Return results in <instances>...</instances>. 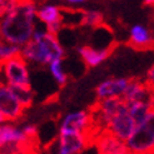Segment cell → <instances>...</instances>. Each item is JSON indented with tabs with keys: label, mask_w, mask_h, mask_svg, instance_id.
I'll return each mask as SVG.
<instances>
[{
	"label": "cell",
	"mask_w": 154,
	"mask_h": 154,
	"mask_svg": "<svg viewBox=\"0 0 154 154\" xmlns=\"http://www.w3.org/2000/svg\"><path fill=\"white\" fill-rule=\"evenodd\" d=\"M36 3L19 0L13 9L0 18V38L13 44H25L36 26Z\"/></svg>",
	"instance_id": "1"
},
{
	"label": "cell",
	"mask_w": 154,
	"mask_h": 154,
	"mask_svg": "<svg viewBox=\"0 0 154 154\" xmlns=\"http://www.w3.org/2000/svg\"><path fill=\"white\" fill-rule=\"evenodd\" d=\"M20 57L29 64L48 65L55 59H64L65 49L58 35L47 32L45 28L35 26L32 38L20 47Z\"/></svg>",
	"instance_id": "2"
},
{
	"label": "cell",
	"mask_w": 154,
	"mask_h": 154,
	"mask_svg": "<svg viewBox=\"0 0 154 154\" xmlns=\"http://www.w3.org/2000/svg\"><path fill=\"white\" fill-rule=\"evenodd\" d=\"M0 74L10 87H30V70L20 55L13 57L0 64Z\"/></svg>",
	"instance_id": "3"
},
{
	"label": "cell",
	"mask_w": 154,
	"mask_h": 154,
	"mask_svg": "<svg viewBox=\"0 0 154 154\" xmlns=\"http://www.w3.org/2000/svg\"><path fill=\"white\" fill-rule=\"evenodd\" d=\"M128 153L147 154L154 150V119L137 125L134 132L124 142Z\"/></svg>",
	"instance_id": "4"
},
{
	"label": "cell",
	"mask_w": 154,
	"mask_h": 154,
	"mask_svg": "<svg viewBox=\"0 0 154 154\" xmlns=\"http://www.w3.org/2000/svg\"><path fill=\"white\" fill-rule=\"evenodd\" d=\"M65 133H88L94 135L97 132L91 110H75L64 115L59 124V134Z\"/></svg>",
	"instance_id": "5"
},
{
	"label": "cell",
	"mask_w": 154,
	"mask_h": 154,
	"mask_svg": "<svg viewBox=\"0 0 154 154\" xmlns=\"http://www.w3.org/2000/svg\"><path fill=\"white\" fill-rule=\"evenodd\" d=\"M124 105H125V100L123 98H105L99 100L95 108L91 110L95 132L105 130L110 119Z\"/></svg>",
	"instance_id": "6"
},
{
	"label": "cell",
	"mask_w": 154,
	"mask_h": 154,
	"mask_svg": "<svg viewBox=\"0 0 154 154\" xmlns=\"http://www.w3.org/2000/svg\"><path fill=\"white\" fill-rule=\"evenodd\" d=\"M25 112V108L18 100L17 95L9 84L0 82V115L6 122L19 120Z\"/></svg>",
	"instance_id": "7"
},
{
	"label": "cell",
	"mask_w": 154,
	"mask_h": 154,
	"mask_svg": "<svg viewBox=\"0 0 154 154\" xmlns=\"http://www.w3.org/2000/svg\"><path fill=\"white\" fill-rule=\"evenodd\" d=\"M93 142V135L88 133H65L59 134L57 140V153L79 154L85 150Z\"/></svg>",
	"instance_id": "8"
},
{
	"label": "cell",
	"mask_w": 154,
	"mask_h": 154,
	"mask_svg": "<svg viewBox=\"0 0 154 154\" xmlns=\"http://www.w3.org/2000/svg\"><path fill=\"white\" fill-rule=\"evenodd\" d=\"M135 127H137V124H135L134 119L132 118V115L129 114L127 103H125V105L114 115L109 123H108L105 130L112 133L117 138H119L120 140L125 142L134 132Z\"/></svg>",
	"instance_id": "9"
},
{
	"label": "cell",
	"mask_w": 154,
	"mask_h": 154,
	"mask_svg": "<svg viewBox=\"0 0 154 154\" xmlns=\"http://www.w3.org/2000/svg\"><path fill=\"white\" fill-rule=\"evenodd\" d=\"M36 20L42 23L47 32L58 35L63 28V9L55 4H43L36 8Z\"/></svg>",
	"instance_id": "10"
},
{
	"label": "cell",
	"mask_w": 154,
	"mask_h": 154,
	"mask_svg": "<svg viewBox=\"0 0 154 154\" xmlns=\"http://www.w3.org/2000/svg\"><path fill=\"white\" fill-rule=\"evenodd\" d=\"M35 140L30 139L23 132L21 127L13 124V122H2L0 123V149L9 144H23L33 150V143Z\"/></svg>",
	"instance_id": "11"
},
{
	"label": "cell",
	"mask_w": 154,
	"mask_h": 154,
	"mask_svg": "<svg viewBox=\"0 0 154 154\" xmlns=\"http://www.w3.org/2000/svg\"><path fill=\"white\" fill-rule=\"evenodd\" d=\"M93 142L99 153L103 154H125V143L106 130H100L93 135Z\"/></svg>",
	"instance_id": "12"
},
{
	"label": "cell",
	"mask_w": 154,
	"mask_h": 154,
	"mask_svg": "<svg viewBox=\"0 0 154 154\" xmlns=\"http://www.w3.org/2000/svg\"><path fill=\"white\" fill-rule=\"evenodd\" d=\"M122 98L125 102H153V89L147 82L139 79H129Z\"/></svg>",
	"instance_id": "13"
},
{
	"label": "cell",
	"mask_w": 154,
	"mask_h": 154,
	"mask_svg": "<svg viewBox=\"0 0 154 154\" xmlns=\"http://www.w3.org/2000/svg\"><path fill=\"white\" fill-rule=\"evenodd\" d=\"M129 78H109L100 82L95 89V95L98 100L105 98H122L125 90Z\"/></svg>",
	"instance_id": "14"
},
{
	"label": "cell",
	"mask_w": 154,
	"mask_h": 154,
	"mask_svg": "<svg viewBox=\"0 0 154 154\" xmlns=\"http://www.w3.org/2000/svg\"><path fill=\"white\" fill-rule=\"evenodd\" d=\"M112 51H113L112 47L95 48V47H90V45H83V47L78 48L79 55L88 68L99 66L103 61H105L110 57Z\"/></svg>",
	"instance_id": "15"
},
{
	"label": "cell",
	"mask_w": 154,
	"mask_h": 154,
	"mask_svg": "<svg viewBox=\"0 0 154 154\" xmlns=\"http://www.w3.org/2000/svg\"><path fill=\"white\" fill-rule=\"evenodd\" d=\"M129 114L132 115L137 125L147 123L154 119V109L153 102H125Z\"/></svg>",
	"instance_id": "16"
},
{
	"label": "cell",
	"mask_w": 154,
	"mask_h": 154,
	"mask_svg": "<svg viewBox=\"0 0 154 154\" xmlns=\"http://www.w3.org/2000/svg\"><path fill=\"white\" fill-rule=\"evenodd\" d=\"M129 43L139 50L150 49L153 47V34L147 26L142 24L133 25L129 32Z\"/></svg>",
	"instance_id": "17"
},
{
	"label": "cell",
	"mask_w": 154,
	"mask_h": 154,
	"mask_svg": "<svg viewBox=\"0 0 154 154\" xmlns=\"http://www.w3.org/2000/svg\"><path fill=\"white\" fill-rule=\"evenodd\" d=\"M80 17H79V24L82 26H88V28H99L103 25L104 21V15L102 11L94 10V9H85L80 10Z\"/></svg>",
	"instance_id": "18"
},
{
	"label": "cell",
	"mask_w": 154,
	"mask_h": 154,
	"mask_svg": "<svg viewBox=\"0 0 154 154\" xmlns=\"http://www.w3.org/2000/svg\"><path fill=\"white\" fill-rule=\"evenodd\" d=\"M47 66L49 68V72L54 78V80L58 83V85H60V87L65 85L66 82H68V75H66V73L64 70V66H63V59L53 60Z\"/></svg>",
	"instance_id": "19"
},
{
	"label": "cell",
	"mask_w": 154,
	"mask_h": 154,
	"mask_svg": "<svg viewBox=\"0 0 154 154\" xmlns=\"http://www.w3.org/2000/svg\"><path fill=\"white\" fill-rule=\"evenodd\" d=\"M17 55H20V45L13 44L0 38V64Z\"/></svg>",
	"instance_id": "20"
},
{
	"label": "cell",
	"mask_w": 154,
	"mask_h": 154,
	"mask_svg": "<svg viewBox=\"0 0 154 154\" xmlns=\"http://www.w3.org/2000/svg\"><path fill=\"white\" fill-rule=\"evenodd\" d=\"M14 94L17 95L18 100L21 103V105L28 109L32 106L33 100H34V91L32 90V85L30 87H11Z\"/></svg>",
	"instance_id": "21"
},
{
	"label": "cell",
	"mask_w": 154,
	"mask_h": 154,
	"mask_svg": "<svg viewBox=\"0 0 154 154\" xmlns=\"http://www.w3.org/2000/svg\"><path fill=\"white\" fill-rule=\"evenodd\" d=\"M18 2L19 0H0V18L9 13L18 4Z\"/></svg>",
	"instance_id": "22"
},
{
	"label": "cell",
	"mask_w": 154,
	"mask_h": 154,
	"mask_svg": "<svg viewBox=\"0 0 154 154\" xmlns=\"http://www.w3.org/2000/svg\"><path fill=\"white\" fill-rule=\"evenodd\" d=\"M23 132L25 133V135L28 138L33 140H36V137H38V128L34 124H25V125H21Z\"/></svg>",
	"instance_id": "23"
},
{
	"label": "cell",
	"mask_w": 154,
	"mask_h": 154,
	"mask_svg": "<svg viewBox=\"0 0 154 154\" xmlns=\"http://www.w3.org/2000/svg\"><path fill=\"white\" fill-rule=\"evenodd\" d=\"M61 3L69 9H76V8H82L83 5H85L87 0H61Z\"/></svg>",
	"instance_id": "24"
},
{
	"label": "cell",
	"mask_w": 154,
	"mask_h": 154,
	"mask_svg": "<svg viewBox=\"0 0 154 154\" xmlns=\"http://www.w3.org/2000/svg\"><path fill=\"white\" fill-rule=\"evenodd\" d=\"M145 82L150 84V85H153V82H154V68L153 66H150L148 69L147 74H145Z\"/></svg>",
	"instance_id": "25"
},
{
	"label": "cell",
	"mask_w": 154,
	"mask_h": 154,
	"mask_svg": "<svg viewBox=\"0 0 154 154\" xmlns=\"http://www.w3.org/2000/svg\"><path fill=\"white\" fill-rule=\"evenodd\" d=\"M144 4L145 5H153L154 4V0H144Z\"/></svg>",
	"instance_id": "26"
},
{
	"label": "cell",
	"mask_w": 154,
	"mask_h": 154,
	"mask_svg": "<svg viewBox=\"0 0 154 154\" xmlns=\"http://www.w3.org/2000/svg\"><path fill=\"white\" fill-rule=\"evenodd\" d=\"M2 122H4V118L2 117V115H0V123H2Z\"/></svg>",
	"instance_id": "27"
}]
</instances>
